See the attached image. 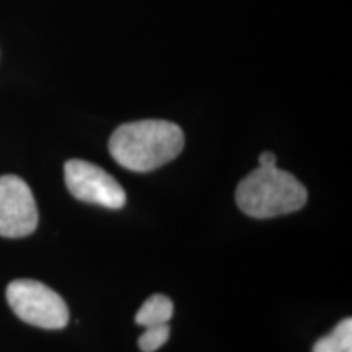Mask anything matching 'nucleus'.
Masks as SVG:
<instances>
[{
	"label": "nucleus",
	"mask_w": 352,
	"mask_h": 352,
	"mask_svg": "<svg viewBox=\"0 0 352 352\" xmlns=\"http://www.w3.org/2000/svg\"><path fill=\"white\" fill-rule=\"evenodd\" d=\"M184 147L178 124L164 120H142L118 127L109 139V153L126 170L147 173L175 160Z\"/></svg>",
	"instance_id": "obj_1"
},
{
	"label": "nucleus",
	"mask_w": 352,
	"mask_h": 352,
	"mask_svg": "<svg viewBox=\"0 0 352 352\" xmlns=\"http://www.w3.org/2000/svg\"><path fill=\"white\" fill-rule=\"evenodd\" d=\"M307 188L292 173L276 165L258 166L239 183L236 204L254 219H272L300 210L307 204Z\"/></svg>",
	"instance_id": "obj_2"
},
{
	"label": "nucleus",
	"mask_w": 352,
	"mask_h": 352,
	"mask_svg": "<svg viewBox=\"0 0 352 352\" xmlns=\"http://www.w3.org/2000/svg\"><path fill=\"white\" fill-rule=\"evenodd\" d=\"M7 302L25 323L43 329H63L69 323L64 298L39 280L19 279L7 287Z\"/></svg>",
	"instance_id": "obj_3"
},
{
	"label": "nucleus",
	"mask_w": 352,
	"mask_h": 352,
	"mask_svg": "<svg viewBox=\"0 0 352 352\" xmlns=\"http://www.w3.org/2000/svg\"><path fill=\"white\" fill-rule=\"evenodd\" d=\"M65 184L78 201L90 202L107 209L126 206V191L108 171L87 160H69L64 165Z\"/></svg>",
	"instance_id": "obj_4"
},
{
	"label": "nucleus",
	"mask_w": 352,
	"mask_h": 352,
	"mask_svg": "<svg viewBox=\"0 0 352 352\" xmlns=\"http://www.w3.org/2000/svg\"><path fill=\"white\" fill-rule=\"evenodd\" d=\"M34 196L23 179L15 175L0 176V236L23 239L38 227Z\"/></svg>",
	"instance_id": "obj_5"
},
{
	"label": "nucleus",
	"mask_w": 352,
	"mask_h": 352,
	"mask_svg": "<svg viewBox=\"0 0 352 352\" xmlns=\"http://www.w3.org/2000/svg\"><path fill=\"white\" fill-rule=\"evenodd\" d=\"M173 316V302L171 298L162 294H155L144 302L140 310L135 315V323L144 328L160 327V324H168Z\"/></svg>",
	"instance_id": "obj_6"
},
{
	"label": "nucleus",
	"mask_w": 352,
	"mask_h": 352,
	"mask_svg": "<svg viewBox=\"0 0 352 352\" xmlns=\"http://www.w3.org/2000/svg\"><path fill=\"white\" fill-rule=\"evenodd\" d=\"M314 352H352V320H342L331 333L316 341Z\"/></svg>",
	"instance_id": "obj_7"
},
{
	"label": "nucleus",
	"mask_w": 352,
	"mask_h": 352,
	"mask_svg": "<svg viewBox=\"0 0 352 352\" xmlns=\"http://www.w3.org/2000/svg\"><path fill=\"white\" fill-rule=\"evenodd\" d=\"M170 327L160 324V327L145 328V331L139 338V347L142 352H155L168 341Z\"/></svg>",
	"instance_id": "obj_8"
},
{
	"label": "nucleus",
	"mask_w": 352,
	"mask_h": 352,
	"mask_svg": "<svg viewBox=\"0 0 352 352\" xmlns=\"http://www.w3.org/2000/svg\"><path fill=\"white\" fill-rule=\"evenodd\" d=\"M276 155L272 152H263L259 155V166H272L276 165Z\"/></svg>",
	"instance_id": "obj_9"
}]
</instances>
